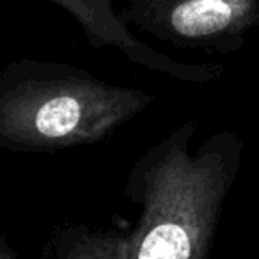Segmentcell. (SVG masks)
<instances>
[{
  "label": "cell",
  "mask_w": 259,
  "mask_h": 259,
  "mask_svg": "<svg viewBox=\"0 0 259 259\" xmlns=\"http://www.w3.org/2000/svg\"><path fill=\"white\" fill-rule=\"evenodd\" d=\"M197 121L183 122L134 163L126 195L141 206L128 234L130 259H208L224 204L243 163V141L219 130L194 142Z\"/></svg>",
  "instance_id": "cell-1"
},
{
  "label": "cell",
  "mask_w": 259,
  "mask_h": 259,
  "mask_svg": "<svg viewBox=\"0 0 259 259\" xmlns=\"http://www.w3.org/2000/svg\"><path fill=\"white\" fill-rule=\"evenodd\" d=\"M155 96L108 83L89 69L22 57L0 71V148L55 153L103 142Z\"/></svg>",
  "instance_id": "cell-2"
},
{
  "label": "cell",
  "mask_w": 259,
  "mask_h": 259,
  "mask_svg": "<svg viewBox=\"0 0 259 259\" xmlns=\"http://www.w3.org/2000/svg\"><path fill=\"white\" fill-rule=\"evenodd\" d=\"M119 16L174 48L229 55L259 29V0H130Z\"/></svg>",
  "instance_id": "cell-3"
},
{
  "label": "cell",
  "mask_w": 259,
  "mask_h": 259,
  "mask_svg": "<svg viewBox=\"0 0 259 259\" xmlns=\"http://www.w3.org/2000/svg\"><path fill=\"white\" fill-rule=\"evenodd\" d=\"M76 20L87 43L94 48H117L126 59L153 73H160L180 82H215L224 75V66L217 62H185L153 50L135 36L134 29L119 16L110 0H50Z\"/></svg>",
  "instance_id": "cell-4"
},
{
  "label": "cell",
  "mask_w": 259,
  "mask_h": 259,
  "mask_svg": "<svg viewBox=\"0 0 259 259\" xmlns=\"http://www.w3.org/2000/svg\"><path fill=\"white\" fill-rule=\"evenodd\" d=\"M52 259H130V240L114 231L68 226L55 236Z\"/></svg>",
  "instance_id": "cell-5"
},
{
  "label": "cell",
  "mask_w": 259,
  "mask_h": 259,
  "mask_svg": "<svg viewBox=\"0 0 259 259\" xmlns=\"http://www.w3.org/2000/svg\"><path fill=\"white\" fill-rule=\"evenodd\" d=\"M0 259H18L16 252L6 240H0Z\"/></svg>",
  "instance_id": "cell-6"
}]
</instances>
